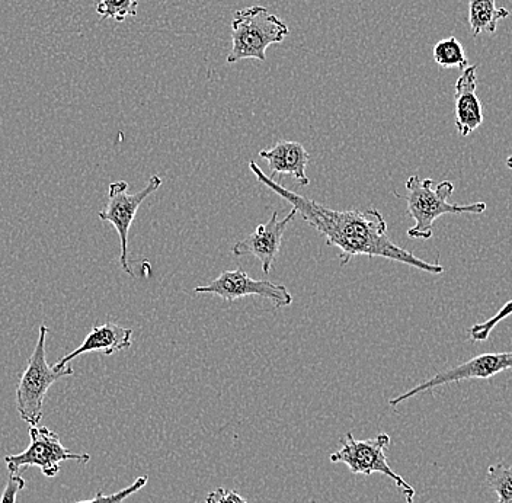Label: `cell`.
I'll return each mask as SVG.
<instances>
[{
	"mask_svg": "<svg viewBox=\"0 0 512 503\" xmlns=\"http://www.w3.org/2000/svg\"><path fill=\"white\" fill-rule=\"evenodd\" d=\"M249 168L262 185L291 204L310 227L325 236L326 245L335 246L341 251L339 262L342 267L350 264L355 256L366 255L400 262L432 275L443 274L441 265L422 261L414 253L395 245L387 235V223L379 210H332L278 184L255 162L249 163Z\"/></svg>",
	"mask_w": 512,
	"mask_h": 503,
	"instance_id": "1",
	"label": "cell"
},
{
	"mask_svg": "<svg viewBox=\"0 0 512 503\" xmlns=\"http://www.w3.org/2000/svg\"><path fill=\"white\" fill-rule=\"evenodd\" d=\"M432 179H421L418 175L409 176L406 181L408 195V213L415 220V226L408 230L411 239H431L435 220L444 214H482L486 211L485 203L459 205L448 203L454 192L453 182L444 181L432 188Z\"/></svg>",
	"mask_w": 512,
	"mask_h": 503,
	"instance_id": "2",
	"label": "cell"
},
{
	"mask_svg": "<svg viewBox=\"0 0 512 503\" xmlns=\"http://www.w3.org/2000/svg\"><path fill=\"white\" fill-rule=\"evenodd\" d=\"M290 34L286 22L264 6H251L235 12L232 21V50L227 63L255 59L265 62L267 48L281 44Z\"/></svg>",
	"mask_w": 512,
	"mask_h": 503,
	"instance_id": "3",
	"label": "cell"
},
{
	"mask_svg": "<svg viewBox=\"0 0 512 503\" xmlns=\"http://www.w3.org/2000/svg\"><path fill=\"white\" fill-rule=\"evenodd\" d=\"M48 332L50 329L46 325L40 326L37 345L16 387V410L19 418L30 426H38L43 421L44 400L50 387L62 378L75 374V370L69 365L62 370H56L48 365L46 354Z\"/></svg>",
	"mask_w": 512,
	"mask_h": 503,
	"instance_id": "4",
	"label": "cell"
},
{
	"mask_svg": "<svg viewBox=\"0 0 512 503\" xmlns=\"http://www.w3.org/2000/svg\"><path fill=\"white\" fill-rule=\"evenodd\" d=\"M389 445L390 437L387 434H379L370 440H355L352 432H347L342 438L341 447L329 456V460L334 464H345L352 474L371 476L380 473L390 477L406 503H414L415 489L387 463L386 450Z\"/></svg>",
	"mask_w": 512,
	"mask_h": 503,
	"instance_id": "5",
	"label": "cell"
},
{
	"mask_svg": "<svg viewBox=\"0 0 512 503\" xmlns=\"http://www.w3.org/2000/svg\"><path fill=\"white\" fill-rule=\"evenodd\" d=\"M30 440L24 453L5 457L9 473H19L27 467H38L44 476L51 479L60 473V464L63 461H78L83 464L91 461L89 454H76L67 450L59 435L46 426H30Z\"/></svg>",
	"mask_w": 512,
	"mask_h": 503,
	"instance_id": "6",
	"label": "cell"
},
{
	"mask_svg": "<svg viewBox=\"0 0 512 503\" xmlns=\"http://www.w3.org/2000/svg\"><path fill=\"white\" fill-rule=\"evenodd\" d=\"M162 185V178L153 175L147 182L146 187L136 194H128V184L126 181L112 182L108 188V203L104 210L99 211V220L105 223H111L117 230L120 237L121 253L120 265L126 274L133 277L134 272L128 264V233H130L131 224L136 219L137 211L140 205L155 194Z\"/></svg>",
	"mask_w": 512,
	"mask_h": 503,
	"instance_id": "7",
	"label": "cell"
},
{
	"mask_svg": "<svg viewBox=\"0 0 512 503\" xmlns=\"http://www.w3.org/2000/svg\"><path fill=\"white\" fill-rule=\"evenodd\" d=\"M195 294H214L226 301L245 299L248 296H258L271 301L274 309H283L293 304V296L287 287L274 284L267 280H254L242 268L235 271H223L213 283L197 287Z\"/></svg>",
	"mask_w": 512,
	"mask_h": 503,
	"instance_id": "8",
	"label": "cell"
},
{
	"mask_svg": "<svg viewBox=\"0 0 512 503\" xmlns=\"http://www.w3.org/2000/svg\"><path fill=\"white\" fill-rule=\"evenodd\" d=\"M512 368V352H489V354H482L479 357L472 358V360L464 362V364L457 365V367L448 368V370L441 371L435 374L434 377L428 378L424 383L418 384L414 389L408 390L395 399L389 400V405L395 406L400 403L406 402L416 394L430 392L435 387L444 386V384L457 383V381L472 380V378H480L486 380L496 376Z\"/></svg>",
	"mask_w": 512,
	"mask_h": 503,
	"instance_id": "9",
	"label": "cell"
},
{
	"mask_svg": "<svg viewBox=\"0 0 512 503\" xmlns=\"http://www.w3.org/2000/svg\"><path fill=\"white\" fill-rule=\"evenodd\" d=\"M296 216L297 211L291 208L290 213L283 220H280L278 219V211H274L267 223L259 224L254 233L233 246V255L254 256L261 262L264 274H270L272 265H274L278 253H280L287 226Z\"/></svg>",
	"mask_w": 512,
	"mask_h": 503,
	"instance_id": "10",
	"label": "cell"
},
{
	"mask_svg": "<svg viewBox=\"0 0 512 503\" xmlns=\"http://www.w3.org/2000/svg\"><path fill=\"white\" fill-rule=\"evenodd\" d=\"M478 66H467L456 82V127L460 136L467 137L478 130L483 123L482 104L476 88H478Z\"/></svg>",
	"mask_w": 512,
	"mask_h": 503,
	"instance_id": "11",
	"label": "cell"
},
{
	"mask_svg": "<svg viewBox=\"0 0 512 503\" xmlns=\"http://www.w3.org/2000/svg\"><path fill=\"white\" fill-rule=\"evenodd\" d=\"M131 344H133V331L131 329L123 328V326L115 325V323L94 326L92 331L86 336L85 341L82 342V345L76 348L75 351L67 354L62 360L57 361L53 368L62 370L75 358L88 354V352H101V354L110 357L115 352L130 348Z\"/></svg>",
	"mask_w": 512,
	"mask_h": 503,
	"instance_id": "12",
	"label": "cell"
},
{
	"mask_svg": "<svg viewBox=\"0 0 512 503\" xmlns=\"http://www.w3.org/2000/svg\"><path fill=\"white\" fill-rule=\"evenodd\" d=\"M259 158L268 163L271 179L278 175H290L296 178L302 187H307L310 184L309 176L306 175L310 155L303 144L280 142L271 149L261 150Z\"/></svg>",
	"mask_w": 512,
	"mask_h": 503,
	"instance_id": "13",
	"label": "cell"
},
{
	"mask_svg": "<svg viewBox=\"0 0 512 503\" xmlns=\"http://www.w3.org/2000/svg\"><path fill=\"white\" fill-rule=\"evenodd\" d=\"M511 16V12L498 8L495 0H469V24L473 37L494 34L498 22Z\"/></svg>",
	"mask_w": 512,
	"mask_h": 503,
	"instance_id": "14",
	"label": "cell"
},
{
	"mask_svg": "<svg viewBox=\"0 0 512 503\" xmlns=\"http://www.w3.org/2000/svg\"><path fill=\"white\" fill-rule=\"evenodd\" d=\"M432 54H434L435 63L438 66L444 67V69L459 67L462 70L470 66L462 43L456 37H448L438 41L434 46V50H432Z\"/></svg>",
	"mask_w": 512,
	"mask_h": 503,
	"instance_id": "15",
	"label": "cell"
},
{
	"mask_svg": "<svg viewBox=\"0 0 512 503\" xmlns=\"http://www.w3.org/2000/svg\"><path fill=\"white\" fill-rule=\"evenodd\" d=\"M486 480L498 496L496 503H512V467L504 463L492 464L486 473Z\"/></svg>",
	"mask_w": 512,
	"mask_h": 503,
	"instance_id": "16",
	"label": "cell"
},
{
	"mask_svg": "<svg viewBox=\"0 0 512 503\" xmlns=\"http://www.w3.org/2000/svg\"><path fill=\"white\" fill-rule=\"evenodd\" d=\"M139 2L137 0H99L96 14L115 22H124L128 16H137Z\"/></svg>",
	"mask_w": 512,
	"mask_h": 503,
	"instance_id": "17",
	"label": "cell"
},
{
	"mask_svg": "<svg viewBox=\"0 0 512 503\" xmlns=\"http://www.w3.org/2000/svg\"><path fill=\"white\" fill-rule=\"evenodd\" d=\"M512 315V300L505 303L501 309L496 312L495 316H492L491 319L486 320V322L478 323V325H473L470 328V339L475 342H483L489 338L492 331L502 322V320L507 319Z\"/></svg>",
	"mask_w": 512,
	"mask_h": 503,
	"instance_id": "18",
	"label": "cell"
},
{
	"mask_svg": "<svg viewBox=\"0 0 512 503\" xmlns=\"http://www.w3.org/2000/svg\"><path fill=\"white\" fill-rule=\"evenodd\" d=\"M147 482H149V476H140L131 485H128L127 488L121 489L120 492L112 493V495H104V493L98 492L94 498L76 503H124L134 493L142 490L147 485Z\"/></svg>",
	"mask_w": 512,
	"mask_h": 503,
	"instance_id": "19",
	"label": "cell"
},
{
	"mask_svg": "<svg viewBox=\"0 0 512 503\" xmlns=\"http://www.w3.org/2000/svg\"><path fill=\"white\" fill-rule=\"evenodd\" d=\"M25 489L24 477L19 473H9L8 482L3 490L0 503H16L19 492Z\"/></svg>",
	"mask_w": 512,
	"mask_h": 503,
	"instance_id": "20",
	"label": "cell"
},
{
	"mask_svg": "<svg viewBox=\"0 0 512 503\" xmlns=\"http://www.w3.org/2000/svg\"><path fill=\"white\" fill-rule=\"evenodd\" d=\"M206 503H248L232 489L217 488L208 493Z\"/></svg>",
	"mask_w": 512,
	"mask_h": 503,
	"instance_id": "21",
	"label": "cell"
},
{
	"mask_svg": "<svg viewBox=\"0 0 512 503\" xmlns=\"http://www.w3.org/2000/svg\"><path fill=\"white\" fill-rule=\"evenodd\" d=\"M507 166L512 169V155L507 159Z\"/></svg>",
	"mask_w": 512,
	"mask_h": 503,
	"instance_id": "22",
	"label": "cell"
},
{
	"mask_svg": "<svg viewBox=\"0 0 512 503\" xmlns=\"http://www.w3.org/2000/svg\"><path fill=\"white\" fill-rule=\"evenodd\" d=\"M511 14H512V12H511Z\"/></svg>",
	"mask_w": 512,
	"mask_h": 503,
	"instance_id": "23",
	"label": "cell"
}]
</instances>
